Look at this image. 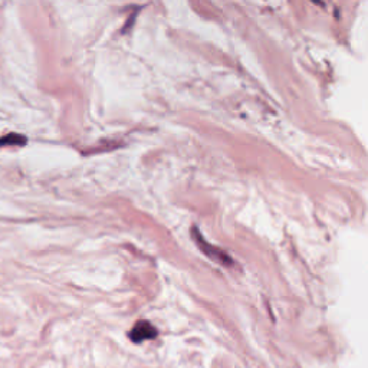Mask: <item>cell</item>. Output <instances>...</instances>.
Returning <instances> with one entry per match:
<instances>
[{"mask_svg": "<svg viewBox=\"0 0 368 368\" xmlns=\"http://www.w3.org/2000/svg\"><path fill=\"white\" fill-rule=\"evenodd\" d=\"M157 330H155V327H154L151 322L148 321H138L135 325H134V328L131 330L130 332V338L132 342H135V344H140V342H143V341H146V339H154V338L157 337Z\"/></svg>", "mask_w": 368, "mask_h": 368, "instance_id": "7a4b0ae2", "label": "cell"}, {"mask_svg": "<svg viewBox=\"0 0 368 368\" xmlns=\"http://www.w3.org/2000/svg\"><path fill=\"white\" fill-rule=\"evenodd\" d=\"M23 146L26 144V138L23 135H17V134H9L6 137L0 138V146Z\"/></svg>", "mask_w": 368, "mask_h": 368, "instance_id": "3957f363", "label": "cell"}, {"mask_svg": "<svg viewBox=\"0 0 368 368\" xmlns=\"http://www.w3.org/2000/svg\"><path fill=\"white\" fill-rule=\"evenodd\" d=\"M192 233H193V238H194V240H196V243L199 245V247L201 249V250H203V252H204V255H206V256H209V258H210L212 261L217 262V263H222L223 266H232L233 261L230 259V258L227 256V255H226V253L222 252L220 249H217V247L212 246L210 243H207L206 240H204V239L200 236L199 229L193 227Z\"/></svg>", "mask_w": 368, "mask_h": 368, "instance_id": "6da1fadb", "label": "cell"}]
</instances>
